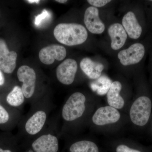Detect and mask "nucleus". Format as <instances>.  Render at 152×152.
Masks as SVG:
<instances>
[{"label": "nucleus", "mask_w": 152, "mask_h": 152, "mask_svg": "<svg viewBox=\"0 0 152 152\" xmlns=\"http://www.w3.org/2000/svg\"><path fill=\"white\" fill-rule=\"evenodd\" d=\"M129 120L133 126L143 129L149 125L152 116V98L148 94L142 93L130 103L129 107Z\"/></svg>", "instance_id": "obj_1"}, {"label": "nucleus", "mask_w": 152, "mask_h": 152, "mask_svg": "<svg viewBox=\"0 0 152 152\" xmlns=\"http://www.w3.org/2000/svg\"><path fill=\"white\" fill-rule=\"evenodd\" d=\"M53 34L57 41L69 46L83 43L88 37L86 28L83 25L75 23H64L57 25Z\"/></svg>", "instance_id": "obj_2"}, {"label": "nucleus", "mask_w": 152, "mask_h": 152, "mask_svg": "<svg viewBox=\"0 0 152 152\" xmlns=\"http://www.w3.org/2000/svg\"><path fill=\"white\" fill-rule=\"evenodd\" d=\"M122 119L121 111L107 105L96 109L91 121L95 127L105 129L118 124Z\"/></svg>", "instance_id": "obj_3"}, {"label": "nucleus", "mask_w": 152, "mask_h": 152, "mask_svg": "<svg viewBox=\"0 0 152 152\" xmlns=\"http://www.w3.org/2000/svg\"><path fill=\"white\" fill-rule=\"evenodd\" d=\"M86 96L81 93L72 94L63 106V119L66 121L72 122L81 118L86 110Z\"/></svg>", "instance_id": "obj_4"}, {"label": "nucleus", "mask_w": 152, "mask_h": 152, "mask_svg": "<svg viewBox=\"0 0 152 152\" xmlns=\"http://www.w3.org/2000/svg\"><path fill=\"white\" fill-rule=\"evenodd\" d=\"M17 76L19 80L23 83L21 88L25 97H31L36 87V74L34 69L22 66L18 70Z\"/></svg>", "instance_id": "obj_5"}, {"label": "nucleus", "mask_w": 152, "mask_h": 152, "mask_svg": "<svg viewBox=\"0 0 152 152\" xmlns=\"http://www.w3.org/2000/svg\"><path fill=\"white\" fill-rule=\"evenodd\" d=\"M145 49L142 44H133L129 48L121 50L118 56L120 62L125 66L136 64L140 61L145 56Z\"/></svg>", "instance_id": "obj_6"}, {"label": "nucleus", "mask_w": 152, "mask_h": 152, "mask_svg": "<svg viewBox=\"0 0 152 152\" xmlns=\"http://www.w3.org/2000/svg\"><path fill=\"white\" fill-rule=\"evenodd\" d=\"M77 68V64L75 60L67 59L57 68V79L63 84H72L75 80Z\"/></svg>", "instance_id": "obj_7"}, {"label": "nucleus", "mask_w": 152, "mask_h": 152, "mask_svg": "<svg viewBox=\"0 0 152 152\" xmlns=\"http://www.w3.org/2000/svg\"><path fill=\"white\" fill-rule=\"evenodd\" d=\"M17 53L9 51L6 42L0 39V69L7 74H11L16 66Z\"/></svg>", "instance_id": "obj_8"}, {"label": "nucleus", "mask_w": 152, "mask_h": 152, "mask_svg": "<svg viewBox=\"0 0 152 152\" xmlns=\"http://www.w3.org/2000/svg\"><path fill=\"white\" fill-rule=\"evenodd\" d=\"M66 56V50L63 46L52 45L41 49L39 53V58L41 61L46 65H50L55 60L61 61Z\"/></svg>", "instance_id": "obj_9"}, {"label": "nucleus", "mask_w": 152, "mask_h": 152, "mask_svg": "<svg viewBox=\"0 0 152 152\" xmlns=\"http://www.w3.org/2000/svg\"><path fill=\"white\" fill-rule=\"evenodd\" d=\"M122 85L118 81H115L111 84L107 94L108 105L121 111L126 108L128 104L121 94Z\"/></svg>", "instance_id": "obj_10"}, {"label": "nucleus", "mask_w": 152, "mask_h": 152, "mask_svg": "<svg viewBox=\"0 0 152 152\" xmlns=\"http://www.w3.org/2000/svg\"><path fill=\"white\" fill-rule=\"evenodd\" d=\"M84 23L88 30L94 34H101L105 30V26L99 16L96 7H90L86 10L84 18Z\"/></svg>", "instance_id": "obj_11"}, {"label": "nucleus", "mask_w": 152, "mask_h": 152, "mask_svg": "<svg viewBox=\"0 0 152 152\" xmlns=\"http://www.w3.org/2000/svg\"><path fill=\"white\" fill-rule=\"evenodd\" d=\"M32 146L36 152H57L58 142L56 136L50 134H45L33 142Z\"/></svg>", "instance_id": "obj_12"}, {"label": "nucleus", "mask_w": 152, "mask_h": 152, "mask_svg": "<svg viewBox=\"0 0 152 152\" xmlns=\"http://www.w3.org/2000/svg\"><path fill=\"white\" fill-rule=\"evenodd\" d=\"M122 24L127 34L131 39H136L140 37L142 29L133 12H128L124 16Z\"/></svg>", "instance_id": "obj_13"}, {"label": "nucleus", "mask_w": 152, "mask_h": 152, "mask_svg": "<svg viewBox=\"0 0 152 152\" xmlns=\"http://www.w3.org/2000/svg\"><path fill=\"white\" fill-rule=\"evenodd\" d=\"M108 32L111 39L112 49L117 50L122 48L127 39V34L122 25L118 23L113 24L109 28Z\"/></svg>", "instance_id": "obj_14"}, {"label": "nucleus", "mask_w": 152, "mask_h": 152, "mask_svg": "<svg viewBox=\"0 0 152 152\" xmlns=\"http://www.w3.org/2000/svg\"><path fill=\"white\" fill-rule=\"evenodd\" d=\"M46 119V114L43 111L36 112L26 123L25 129L27 132L32 135L38 134L43 128Z\"/></svg>", "instance_id": "obj_15"}, {"label": "nucleus", "mask_w": 152, "mask_h": 152, "mask_svg": "<svg viewBox=\"0 0 152 152\" xmlns=\"http://www.w3.org/2000/svg\"><path fill=\"white\" fill-rule=\"evenodd\" d=\"M81 69L90 79L96 80L99 77L103 70L102 64L92 61L88 58L83 59L80 64Z\"/></svg>", "instance_id": "obj_16"}, {"label": "nucleus", "mask_w": 152, "mask_h": 152, "mask_svg": "<svg viewBox=\"0 0 152 152\" xmlns=\"http://www.w3.org/2000/svg\"><path fill=\"white\" fill-rule=\"evenodd\" d=\"M70 152H99V147L94 142L83 140L74 143L70 147Z\"/></svg>", "instance_id": "obj_17"}, {"label": "nucleus", "mask_w": 152, "mask_h": 152, "mask_svg": "<svg viewBox=\"0 0 152 152\" xmlns=\"http://www.w3.org/2000/svg\"><path fill=\"white\" fill-rule=\"evenodd\" d=\"M25 96L22 88L19 86H15L7 97L8 103L13 107H18L23 103Z\"/></svg>", "instance_id": "obj_18"}, {"label": "nucleus", "mask_w": 152, "mask_h": 152, "mask_svg": "<svg viewBox=\"0 0 152 152\" xmlns=\"http://www.w3.org/2000/svg\"><path fill=\"white\" fill-rule=\"evenodd\" d=\"M116 152H143L141 150L136 148L129 146L126 144H120L116 147Z\"/></svg>", "instance_id": "obj_19"}, {"label": "nucleus", "mask_w": 152, "mask_h": 152, "mask_svg": "<svg viewBox=\"0 0 152 152\" xmlns=\"http://www.w3.org/2000/svg\"><path fill=\"white\" fill-rule=\"evenodd\" d=\"M50 18V14L48 11L44 10L42 13L35 17V24L37 26H39L43 23V20H45L46 18Z\"/></svg>", "instance_id": "obj_20"}, {"label": "nucleus", "mask_w": 152, "mask_h": 152, "mask_svg": "<svg viewBox=\"0 0 152 152\" xmlns=\"http://www.w3.org/2000/svg\"><path fill=\"white\" fill-rule=\"evenodd\" d=\"M88 2L92 6V7H101L106 5L110 2V0H88Z\"/></svg>", "instance_id": "obj_21"}, {"label": "nucleus", "mask_w": 152, "mask_h": 152, "mask_svg": "<svg viewBox=\"0 0 152 152\" xmlns=\"http://www.w3.org/2000/svg\"><path fill=\"white\" fill-rule=\"evenodd\" d=\"M9 115L2 106L0 105V124H5L8 121Z\"/></svg>", "instance_id": "obj_22"}, {"label": "nucleus", "mask_w": 152, "mask_h": 152, "mask_svg": "<svg viewBox=\"0 0 152 152\" xmlns=\"http://www.w3.org/2000/svg\"><path fill=\"white\" fill-rule=\"evenodd\" d=\"M5 82V78L4 74H3L1 70L0 69V86H2L4 84Z\"/></svg>", "instance_id": "obj_23"}, {"label": "nucleus", "mask_w": 152, "mask_h": 152, "mask_svg": "<svg viewBox=\"0 0 152 152\" xmlns=\"http://www.w3.org/2000/svg\"><path fill=\"white\" fill-rule=\"evenodd\" d=\"M27 1L30 3H39L40 1L39 0H28Z\"/></svg>", "instance_id": "obj_24"}, {"label": "nucleus", "mask_w": 152, "mask_h": 152, "mask_svg": "<svg viewBox=\"0 0 152 152\" xmlns=\"http://www.w3.org/2000/svg\"><path fill=\"white\" fill-rule=\"evenodd\" d=\"M149 125H150V130H151V134L152 137V116L151 118V121H150Z\"/></svg>", "instance_id": "obj_25"}, {"label": "nucleus", "mask_w": 152, "mask_h": 152, "mask_svg": "<svg viewBox=\"0 0 152 152\" xmlns=\"http://www.w3.org/2000/svg\"><path fill=\"white\" fill-rule=\"evenodd\" d=\"M57 2L62 3V4H64V3H65L67 2V0H56V1Z\"/></svg>", "instance_id": "obj_26"}, {"label": "nucleus", "mask_w": 152, "mask_h": 152, "mask_svg": "<svg viewBox=\"0 0 152 152\" xmlns=\"http://www.w3.org/2000/svg\"><path fill=\"white\" fill-rule=\"evenodd\" d=\"M0 152H12L10 150H4L0 148Z\"/></svg>", "instance_id": "obj_27"}, {"label": "nucleus", "mask_w": 152, "mask_h": 152, "mask_svg": "<svg viewBox=\"0 0 152 152\" xmlns=\"http://www.w3.org/2000/svg\"><path fill=\"white\" fill-rule=\"evenodd\" d=\"M31 152V151H29V152Z\"/></svg>", "instance_id": "obj_28"}, {"label": "nucleus", "mask_w": 152, "mask_h": 152, "mask_svg": "<svg viewBox=\"0 0 152 152\" xmlns=\"http://www.w3.org/2000/svg\"></svg>", "instance_id": "obj_29"}]
</instances>
